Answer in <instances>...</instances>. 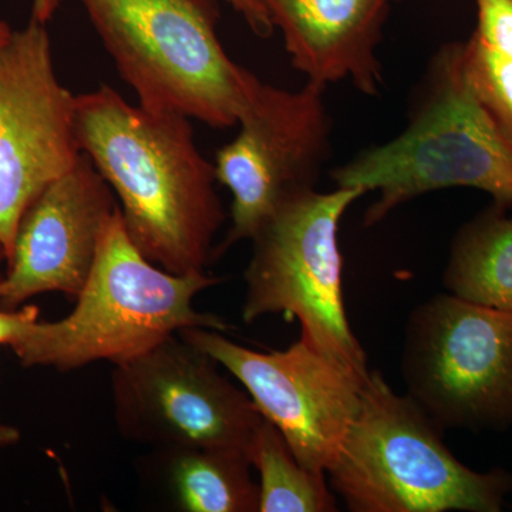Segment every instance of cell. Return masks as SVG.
Here are the masks:
<instances>
[{
  "mask_svg": "<svg viewBox=\"0 0 512 512\" xmlns=\"http://www.w3.org/2000/svg\"><path fill=\"white\" fill-rule=\"evenodd\" d=\"M76 136L119 198L138 251L173 274L205 272L227 215L190 119L133 106L103 84L76 96Z\"/></svg>",
  "mask_w": 512,
  "mask_h": 512,
  "instance_id": "obj_1",
  "label": "cell"
},
{
  "mask_svg": "<svg viewBox=\"0 0 512 512\" xmlns=\"http://www.w3.org/2000/svg\"><path fill=\"white\" fill-rule=\"evenodd\" d=\"M330 177L336 187L379 192L365 227L444 188H477L495 204L512 207V147L464 79L463 43L443 46L433 56L403 133L357 154Z\"/></svg>",
  "mask_w": 512,
  "mask_h": 512,
  "instance_id": "obj_2",
  "label": "cell"
},
{
  "mask_svg": "<svg viewBox=\"0 0 512 512\" xmlns=\"http://www.w3.org/2000/svg\"><path fill=\"white\" fill-rule=\"evenodd\" d=\"M220 282L148 261L128 237L119 207L73 311L56 322L37 320L10 349L22 366L72 372L99 360L121 365L184 329L227 332L224 320L194 309L195 296Z\"/></svg>",
  "mask_w": 512,
  "mask_h": 512,
  "instance_id": "obj_3",
  "label": "cell"
},
{
  "mask_svg": "<svg viewBox=\"0 0 512 512\" xmlns=\"http://www.w3.org/2000/svg\"><path fill=\"white\" fill-rule=\"evenodd\" d=\"M140 106L237 126L261 80L222 46L218 0H80Z\"/></svg>",
  "mask_w": 512,
  "mask_h": 512,
  "instance_id": "obj_4",
  "label": "cell"
},
{
  "mask_svg": "<svg viewBox=\"0 0 512 512\" xmlns=\"http://www.w3.org/2000/svg\"><path fill=\"white\" fill-rule=\"evenodd\" d=\"M412 397L370 372L330 485L353 512H498L512 473H477L441 439Z\"/></svg>",
  "mask_w": 512,
  "mask_h": 512,
  "instance_id": "obj_5",
  "label": "cell"
},
{
  "mask_svg": "<svg viewBox=\"0 0 512 512\" xmlns=\"http://www.w3.org/2000/svg\"><path fill=\"white\" fill-rule=\"evenodd\" d=\"M365 194L336 187L285 201L251 239L242 308L248 325L266 315L298 319L302 338L362 375L370 370L346 315L338 231L350 205Z\"/></svg>",
  "mask_w": 512,
  "mask_h": 512,
  "instance_id": "obj_6",
  "label": "cell"
},
{
  "mask_svg": "<svg viewBox=\"0 0 512 512\" xmlns=\"http://www.w3.org/2000/svg\"><path fill=\"white\" fill-rule=\"evenodd\" d=\"M407 396L444 429L512 424V312L444 293L410 315Z\"/></svg>",
  "mask_w": 512,
  "mask_h": 512,
  "instance_id": "obj_7",
  "label": "cell"
},
{
  "mask_svg": "<svg viewBox=\"0 0 512 512\" xmlns=\"http://www.w3.org/2000/svg\"><path fill=\"white\" fill-rule=\"evenodd\" d=\"M204 350L180 335L114 366V417L127 439L156 448H249L264 416Z\"/></svg>",
  "mask_w": 512,
  "mask_h": 512,
  "instance_id": "obj_8",
  "label": "cell"
},
{
  "mask_svg": "<svg viewBox=\"0 0 512 512\" xmlns=\"http://www.w3.org/2000/svg\"><path fill=\"white\" fill-rule=\"evenodd\" d=\"M325 84L285 90L261 83L238 136L215 153L218 183L232 194V225L215 258L258 232L289 198L316 190L332 153Z\"/></svg>",
  "mask_w": 512,
  "mask_h": 512,
  "instance_id": "obj_9",
  "label": "cell"
},
{
  "mask_svg": "<svg viewBox=\"0 0 512 512\" xmlns=\"http://www.w3.org/2000/svg\"><path fill=\"white\" fill-rule=\"evenodd\" d=\"M180 335L244 386L306 470L328 474L355 420L370 372L350 369L302 336L288 349L256 352L218 330L188 328Z\"/></svg>",
  "mask_w": 512,
  "mask_h": 512,
  "instance_id": "obj_10",
  "label": "cell"
},
{
  "mask_svg": "<svg viewBox=\"0 0 512 512\" xmlns=\"http://www.w3.org/2000/svg\"><path fill=\"white\" fill-rule=\"evenodd\" d=\"M80 156L76 96L57 79L45 23L30 19L0 46V245L6 262L23 212Z\"/></svg>",
  "mask_w": 512,
  "mask_h": 512,
  "instance_id": "obj_11",
  "label": "cell"
},
{
  "mask_svg": "<svg viewBox=\"0 0 512 512\" xmlns=\"http://www.w3.org/2000/svg\"><path fill=\"white\" fill-rule=\"evenodd\" d=\"M119 201L92 160L82 153L23 212L0 285V309L15 311L40 293L76 301Z\"/></svg>",
  "mask_w": 512,
  "mask_h": 512,
  "instance_id": "obj_12",
  "label": "cell"
},
{
  "mask_svg": "<svg viewBox=\"0 0 512 512\" xmlns=\"http://www.w3.org/2000/svg\"><path fill=\"white\" fill-rule=\"evenodd\" d=\"M262 2L298 72L325 86L349 80L365 96H379L383 69L377 47L392 6L404 0Z\"/></svg>",
  "mask_w": 512,
  "mask_h": 512,
  "instance_id": "obj_13",
  "label": "cell"
},
{
  "mask_svg": "<svg viewBox=\"0 0 512 512\" xmlns=\"http://www.w3.org/2000/svg\"><path fill=\"white\" fill-rule=\"evenodd\" d=\"M171 500L185 512H259V485L242 451L221 447L156 448Z\"/></svg>",
  "mask_w": 512,
  "mask_h": 512,
  "instance_id": "obj_14",
  "label": "cell"
},
{
  "mask_svg": "<svg viewBox=\"0 0 512 512\" xmlns=\"http://www.w3.org/2000/svg\"><path fill=\"white\" fill-rule=\"evenodd\" d=\"M494 204L463 225L443 276L448 292L512 312V215Z\"/></svg>",
  "mask_w": 512,
  "mask_h": 512,
  "instance_id": "obj_15",
  "label": "cell"
},
{
  "mask_svg": "<svg viewBox=\"0 0 512 512\" xmlns=\"http://www.w3.org/2000/svg\"><path fill=\"white\" fill-rule=\"evenodd\" d=\"M249 461L259 474V512L338 510L326 476L306 470L281 431L265 417L249 448Z\"/></svg>",
  "mask_w": 512,
  "mask_h": 512,
  "instance_id": "obj_16",
  "label": "cell"
},
{
  "mask_svg": "<svg viewBox=\"0 0 512 512\" xmlns=\"http://www.w3.org/2000/svg\"><path fill=\"white\" fill-rule=\"evenodd\" d=\"M463 73L478 103L512 147V59L477 35L463 43Z\"/></svg>",
  "mask_w": 512,
  "mask_h": 512,
  "instance_id": "obj_17",
  "label": "cell"
},
{
  "mask_svg": "<svg viewBox=\"0 0 512 512\" xmlns=\"http://www.w3.org/2000/svg\"><path fill=\"white\" fill-rule=\"evenodd\" d=\"M474 35L501 55L512 59V0H476Z\"/></svg>",
  "mask_w": 512,
  "mask_h": 512,
  "instance_id": "obj_18",
  "label": "cell"
},
{
  "mask_svg": "<svg viewBox=\"0 0 512 512\" xmlns=\"http://www.w3.org/2000/svg\"><path fill=\"white\" fill-rule=\"evenodd\" d=\"M37 320H39V308L35 305L25 306L20 311L0 309V345L10 348Z\"/></svg>",
  "mask_w": 512,
  "mask_h": 512,
  "instance_id": "obj_19",
  "label": "cell"
},
{
  "mask_svg": "<svg viewBox=\"0 0 512 512\" xmlns=\"http://www.w3.org/2000/svg\"><path fill=\"white\" fill-rule=\"evenodd\" d=\"M227 2L245 19L256 36L261 39L272 36L275 28L262 0H227Z\"/></svg>",
  "mask_w": 512,
  "mask_h": 512,
  "instance_id": "obj_20",
  "label": "cell"
},
{
  "mask_svg": "<svg viewBox=\"0 0 512 512\" xmlns=\"http://www.w3.org/2000/svg\"><path fill=\"white\" fill-rule=\"evenodd\" d=\"M60 0H33L32 19L46 23L55 15Z\"/></svg>",
  "mask_w": 512,
  "mask_h": 512,
  "instance_id": "obj_21",
  "label": "cell"
},
{
  "mask_svg": "<svg viewBox=\"0 0 512 512\" xmlns=\"http://www.w3.org/2000/svg\"><path fill=\"white\" fill-rule=\"evenodd\" d=\"M20 431L9 424L0 423V447H9L19 443Z\"/></svg>",
  "mask_w": 512,
  "mask_h": 512,
  "instance_id": "obj_22",
  "label": "cell"
},
{
  "mask_svg": "<svg viewBox=\"0 0 512 512\" xmlns=\"http://www.w3.org/2000/svg\"><path fill=\"white\" fill-rule=\"evenodd\" d=\"M13 30L10 28L8 23L3 22V20H0V46L5 45L6 42L10 39V36H12Z\"/></svg>",
  "mask_w": 512,
  "mask_h": 512,
  "instance_id": "obj_23",
  "label": "cell"
},
{
  "mask_svg": "<svg viewBox=\"0 0 512 512\" xmlns=\"http://www.w3.org/2000/svg\"><path fill=\"white\" fill-rule=\"evenodd\" d=\"M3 262H6V254L5 249L0 245V266H2Z\"/></svg>",
  "mask_w": 512,
  "mask_h": 512,
  "instance_id": "obj_24",
  "label": "cell"
},
{
  "mask_svg": "<svg viewBox=\"0 0 512 512\" xmlns=\"http://www.w3.org/2000/svg\"><path fill=\"white\" fill-rule=\"evenodd\" d=\"M3 278H5V272H3L2 269H0V285H2Z\"/></svg>",
  "mask_w": 512,
  "mask_h": 512,
  "instance_id": "obj_25",
  "label": "cell"
}]
</instances>
